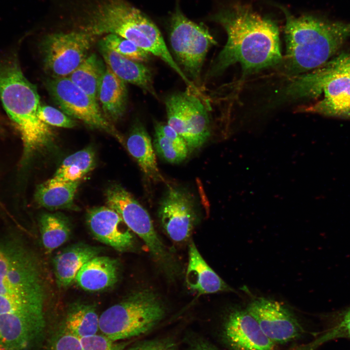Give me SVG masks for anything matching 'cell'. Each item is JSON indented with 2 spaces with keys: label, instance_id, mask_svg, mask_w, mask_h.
Segmentation results:
<instances>
[{
  "label": "cell",
  "instance_id": "1",
  "mask_svg": "<svg viewBox=\"0 0 350 350\" xmlns=\"http://www.w3.org/2000/svg\"><path fill=\"white\" fill-rule=\"evenodd\" d=\"M215 19L225 29L228 40L212 62L206 78L219 75L236 63L240 64L244 74H248L281 61L277 24L249 5L235 4L218 14Z\"/></svg>",
  "mask_w": 350,
  "mask_h": 350
},
{
  "label": "cell",
  "instance_id": "2",
  "mask_svg": "<svg viewBox=\"0 0 350 350\" xmlns=\"http://www.w3.org/2000/svg\"><path fill=\"white\" fill-rule=\"evenodd\" d=\"M45 298L35 256L18 239L0 241V317L45 319Z\"/></svg>",
  "mask_w": 350,
  "mask_h": 350
},
{
  "label": "cell",
  "instance_id": "3",
  "mask_svg": "<svg viewBox=\"0 0 350 350\" xmlns=\"http://www.w3.org/2000/svg\"><path fill=\"white\" fill-rule=\"evenodd\" d=\"M286 17V70L297 74L328 62L350 36V23L332 22L310 16L295 17L280 6Z\"/></svg>",
  "mask_w": 350,
  "mask_h": 350
},
{
  "label": "cell",
  "instance_id": "4",
  "mask_svg": "<svg viewBox=\"0 0 350 350\" xmlns=\"http://www.w3.org/2000/svg\"><path fill=\"white\" fill-rule=\"evenodd\" d=\"M0 98L20 133L24 157L52 142L53 130L38 117L41 104L36 87L25 77L15 56L0 59Z\"/></svg>",
  "mask_w": 350,
  "mask_h": 350
},
{
  "label": "cell",
  "instance_id": "5",
  "mask_svg": "<svg viewBox=\"0 0 350 350\" xmlns=\"http://www.w3.org/2000/svg\"><path fill=\"white\" fill-rule=\"evenodd\" d=\"M83 31L93 36L114 34L161 59L183 80L188 87L192 82L175 62L157 26L140 10L123 0H104L88 16Z\"/></svg>",
  "mask_w": 350,
  "mask_h": 350
},
{
  "label": "cell",
  "instance_id": "6",
  "mask_svg": "<svg viewBox=\"0 0 350 350\" xmlns=\"http://www.w3.org/2000/svg\"><path fill=\"white\" fill-rule=\"evenodd\" d=\"M283 94L290 99L322 95L320 101L300 110L328 117L350 118V76L327 64L294 78Z\"/></svg>",
  "mask_w": 350,
  "mask_h": 350
},
{
  "label": "cell",
  "instance_id": "7",
  "mask_svg": "<svg viewBox=\"0 0 350 350\" xmlns=\"http://www.w3.org/2000/svg\"><path fill=\"white\" fill-rule=\"evenodd\" d=\"M165 314V307L154 292L140 290L105 310L99 316V331L117 342L147 332Z\"/></svg>",
  "mask_w": 350,
  "mask_h": 350
},
{
  "label": "cell",
  "instance_id": "8",
  "mask_svg": "<svg viewBox=\"0 0 350 350\" xmlns=\"http://www.w3.org/2000/svg\"><path fill=\"white\" fill-rule=\"evenodd\" d=\"M171 23L173 51L185 74L197 87L208 52L216 42L207 28L189 19L178 9Z\"/></svg>",
  "mask_w": 350,
  "mask_h": 350
},
{
  "label": "cell",
  "instance_id": "9",
  "mask_svg": "<svg viewBox=\"0 0 350 350\" xmlns=\"http://www.w3.org/2000/svg\"><path fill=\"white\" fill-rule=\"evenodd\" d=\"M204 99L187 89L165 100L168 124L186 141L189 151L200 147L210 135V120Z\"/></svg>",
  "mask_w": 350,
  "mask_h": 350
},
{
  "label": "cell",
  "instance_id": "10",
  "mask_svg": "<svg viewBox=\"0 0 350 350\" xmlns=\"http://www.w3.org/2000/svg\"><path fill=\"white\" fill-rule=\"evenodd\" d=\"M107 206L116 211L129 229L145 243L154 259L167 270H172V256L158 236L147 210L120 185L109 187L105 192Z\"/></svg>",
  "mask_w": 350,
  "mask_h": 350
},
{
  "label": "cell",
  "instance_id": "11",
  "mask_svg": "<svg viewBox=\"0 0 350 350\" xmlns=\"http://www.w3.org/2000/svg\"><path fill=\"white\" fill-rule=\"evenodd\" d=\"M51 98L69 117L89 127L104 131L121 142L122 137L103 113L97 100L86 93L68 77L51 78L46 82Z\"/></svg>",
  "mask_w": 350,
  "mask_h": 350
},
{
  "label": "cell",
  "instance_id": "12",
  "mask_svg": "<svg viewBox=\"0 0 350 350\" xmlns=\"http://www.w3.org/2000/svg\"><path fill=\"white\" fill-rule=\"evenodd\" d=\"M94 39L83 30L47 35L41 44L45 70L52 78L67 77L88 55Z\"/></svg>",
  "mask_w": 350,
  "mask_h": 350
},
{
  "label": "cell",
  "instance_id": "13",
  "mask_svg": "<svg viewBox=\"0 0 350 350\" xmlns=\"http://www.w3.org/2000/svg\"><path fill=\"white\" fill-rule=\"evenodd\" d=\"M246 310L275 344L287 343L298 338L303 333V328L295 315L278 301L257 298L248 304Z\"/></svg>",
  "mask_w": 350,
  "mask_h": 350
},
{
  "label": "cell",
  "instance_id": "14",
  "mask_svg": "<svg viewBox=\"0 0 350 350\" xmlns=\"http://www.w3.org/2000/svg\"><path fill=\"white\" fill-rule=\"evenodd\" d=\"M158 215L163 228L173 241H185L196 220L193 199L185 191L171 187L160 202Z\"/></svg>",
  "mask_w": 350,
  "mask_h": 350
},
{
  "label": "cell",
  "instance_id": "15",
  "mask_svg": "<svg viewBox=\"0 0 350 350\" xmlns=\"http://www.w3.org/2000/svg\"><path fill=\"white\" fill-rule=\"evenodd\" d=\"M224 335L234 350H276L275 344L246 309H234L228 314Z\"/></svg>",
  "mask_w": 350,
  "mask_h": 350
},
{
  "label": "cell",
  "instance_id": "16",
  "mask_svg": "<svg viewBox=\"0 0 350 350\" xmlns=\"http://www.w3.org/2000/svg\"><path fill=\"white\" fill-rule=\"evenodd\" d=\"M87 223L99 241L119 251L132 246L133 235L120 215L108 207H94L87 214Z\"/></svg>",
  "mask_w": 350,
  "mask_h": 350
},
{
  "label": "cell",
  "instance_id": "17",
  "mask_svg": "<svg viewBox=\"0 0 350 350\" xmlns=\"http://www.w3.org/2000/svg\"><path fill=\"white\" fill-rule=\"evenodd\" d=\"M99 50L106 66L124 82L135 85L156 99L158 96L154 86L150 70L143 64L127 58L109 49L100 41Z\"/></svg>",
  "mask_w": 350,
  "mask_h": 350
},
{
  "label": "cell",
  "instance_id": "18",
  "mask_svg": "<svg viewBox=\"0 0 350 350\" xmlns=\"http://www.w3.org/2000/svg\"><path fill=\"white\" fill-rule=\"evenodd\" d=\"M100 247L84 243L69 246L57 254L53 260L56 282L60 288L71 285L81 267L101 252Z\"/></svg>",
  "mask_w": 350,
  "mask_h": 350
},
{
  "label": "cell",
  "instance_id": "19",
  "mask_svg": "<svg viewBox=\"0 0 350 350\" xmlns=\"http://www.w3.org/2000/svg\"><path fill=\"white\" fill-rule=\"evenodd\" d=\"M186 282L199 295L234 291L207 263L193 242L189 245Z\"/></svg>",
  "mask_w": 350,
  "mask_h": 350
},
{
  "label": "cell",
  "instance_id": "20",
  "mask_svg": "<svg viewBox=\"0 0 350 350\" xmlns=\"http://www.w3.org/2000/svg\"><path fill=\"white\" fill-rule=\"evenodd\" d=\"M119 265L116 260L97 256L86 262L78 272L75 280L78 285L88 291L104 290L118 280Z\"/></svg>",
  "mask_w": 350,
  "mask_h": 350
},
{
  "label": "cell",
  "instance_id": "21",
  "mask_svg": "<svg viewBox=\"0 0 350 350\" xmlns=\"http://www.w3.org/2000/svg\"><path fill=\"white\" fill-rule=\"evenodd\" d=\"M102 110L110 122L122 118L125 112L128 94L125 82L106 66L98 92Z\"/></svg>",
  "mask_w": 350,
  "mask_h": 350
},
{
  "label": "cell",
  "instance_id": "22",
  "mask_svg": "<svg viewBox=\"0 0 350 350\" xmlns=\"http://www.w3.org/2000/svg\"><path fill=\"white\" fill-rule=\"evenodd\" d=\"M126 147L144 175L153 181L163 179L158 169L150 136L140 122L133 126L126 140Z\"/></svg>",
  "mask_w": 350,
  "mask_h": 350
},
{
  "label": "cell",
  "instance_id": "23",
  "mask_svg": "<svg viewBox=\"0 0 350 350\" xmlns=\"http://www.w3.org/2000/svg\"><path fill=\"white\" fill-rule=\"evenodd\" d=\"M80 181L63 182L52 178L39 184L35 198L40 206L49 210L73 208L74 198Z\"/></svg>",
  "mask_w": 350,
  "mask_h": 350
},
{
  "label": "cell",
  "instance_id": "24",
  "mask_svg": "<svg viewBox=\"0 0 350 350\" xmlns=\"http://www.w3.org/2000/svg\"><path fill=\"white\" fill-rule=\"evenodd\" d=\"M153 144L158 154L172 163L184 160L189 152L183 138L168 123L164 122L156 123Z\"/></svg>",
  "mask_w": 350,
  "mask_h": 350
},
{
  "label": "cell",
  "instance_id": "25",
  "mask_svg": "<svg viewBox=\"0 0 350 350\" xmlns=\"http://www.w3.org/2000/svg\"><path fill=\"white\" fill-rule=\"evenodd\" d=\"M99 320L93 305L74 303L67 311L62 329L81 338L96 334L99 330Z\"/></svg>",
  "mask_w": 350,
  "mask_h": 350
},
{
  "label": "cell",
  "instance_id": "26",
  "mask_svg": "<svg viewBox=\"0 0 350 350\" xmlns=\"http://www.w3.org/2000/svg\"><path fill=\"white\" fill-rule=\"evenodd\" d=\"M106 67L94 53L88 54L67 77L93 99L98 101V92Z\"/></svg>",
  "mask_w": 350,
  "mask_h": 350
},
{
  "label": "cell",
  "instance_id": "27",
  "mask_svg": "<svg viewBox=\"0 0 350 350\" xmlns=\"http://www.w3.org/2000/svg\"><path fill=\"white\" fill-rule=\"evenodd\" d=\"M39 226L43 247L48 253L63 245L70 234L69 221L58 213L42 214L39 219Z\"/></svg>",
  "mask_w": 350,
  "mask_h": 350
},
{
  "label": "cell",
  "instance_id": "28",
  "mask_svg": "<svg viewBox=\"0 0 350 350\" xmlns=\"http://www.w3.org/2000/svg\"><path fill=\"white\" fill-rule=\"evenodd\" d=\"M95 161L92 148L88 147L77 151L64 159L52 178L63 182L80 181L92 170Z\"/></svg>",
  "mask_w": 350,
  "mask_h": 350
},
{
  "label": "cell",
  "instance_id": "29",
  "mask_svg": "<svg viewBox=\"0 0 350 350\" xmlns=\"http://www.w3.org/2000/svg\"><path fill=\"white\" fill-rule=\"evenodd\" d=\"M340 338L350 340V307L332 315L324 330L304 348L305 350H316L325 343Z\"/></svg>",
  "mask_w": 350,
  "mask_h": 350
},
{
  "label": "cell",
  "instance_id": "30",
  "mask_svg": "<svg viewBox=\"0 0 350 350\" xmlns=\"http://www.w3.org/2000/svg\"><path fill=\"white\" fill-rule=\"evenodd\" d=\"M100 41L109 49L129 59L142 62L150 59V53L119 35L107 34Z\"/></svg>",
  "mask_w": 350,
  "mask_h": 350
},
{
  "label": "cell",
  "instance_id": "31",
  "mask_svg": "<svg viewBox=\"0 0 350 350\" xmlns=\"http://www.w3.org/2000/svg\"><path fill=\"white\" fill-rule=\"evenodd\" d=\"M38 114L39 119L49 125L66 128H71L77 125L72 118L51 106L41 105Z\"/></svg>",
  "mask_w": 350,
  "mask_h": 350
},
{
  "label": "cell",
  "instance_id": "32",
  "mask_svg": "<svg viewBox=\"0 0 350 350\" xmlns=\"http://www.w3.org/2000/svg\"><path fill=\"white\" fill-rule=\"evenodd\" d=\"M83 350H125L127 343L113 341L105 335L94 334L80 338Z\"/></svg>",
  "mask_w": 350,
  "mask_h": 350
},
{
  "label": "cell",
  "instance_id": "33",
  "mask_svg": "<svg viewBox=\"0 0 350 350\" xmlns=\"http://www.w3.org/2000/svg\"><path fill=\"white\" fill-rule=\"evenodd\" d=\"M49 350H83L80 338L62 329Z\"/></svg>",
  "mask_w": 350,
  "mask_h": 350
},
{
  "label": "cell",
  "instance_id": "34",
  "mask_svg": "<svg viewBox=\"0 0 350 350\" xmlns=\"http://www.w3.org/2000/svg\"><path fill=\"white\" fill-rule=\"evenodd\" d=\"M327 65L350 76V52H343L331 59Z\"/></svg>",
  "mask_w": 350,
  "mask_h": 350
},
{
  "label": "cell",
  "instance_id": "35",
  "mask_svg": "<svg viewBox=\"0 0 350 350\" xmlns=\"http://www.w3.org/2000/svg\"><path fill=\"white\" fill-rule=\"evenodd\" d=\"M125 350H175L172 345L159 342H142Z\"/></svg>",
  "mask_w": 350,
  "mask_h": 350
},
{
  "label": "cell",
  "instance_id": "36",
  "mask_svg": "<svg viewBox=\"0 0 350 350\" xmlns=\"http://www.w3.org/2000/svg\"><path fill=\"white\" fill-rule=\"evenodd\" d=\"M191 350H221L209 342L202 340L196 339L191 344Z\"/></svg>",
  "mask_w": 350,
  "mask_h": 350
},
{
  "label": "cell",
  "instance_id": "37",
  "mask_svg": "<svg viewBox=\"0 0 350 350\" xmlns=\"http://www.w3.org/2000/svg\"><path fill=\"white\" fill-rule=\"evenodd\" d=\"M37 321V322H45V321H36V320H0V322H11V321Z\"/></svg>",
  "mask_w": 350,
  "mask_h": 350
}]
</instances>
